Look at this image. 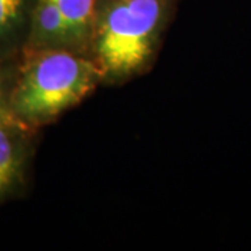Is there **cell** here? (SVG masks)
<instances>
[{"label": "cell", "mask_w": 251, "mask_h": 251, "mask_svg": "<svg viewBox=\"0 0 251 251\" xmlns=\"http://www.w3.org/2000/svg\"><path fill=\"white\" fill-rule=\"evenodd\" d=\"M176 3L97 0L87 56L102 74V85H123L152 69Z\"/></svg>", "instance_id": "obj_1"}, {"label": "cell", "mask_w": 251, "mask_h": 251, "mask_svg": "<svg viewBox=\"0 0 251 251\" xmlns=\"http://www.w3.org/2000/svg\"><path fill=\"white\" fill-rule=\"evenodd\" d=\"M36 0H0V62L17 57L27 45Z\"/></svg>", "instance_id": "obj_4"}, {"label": "cell", "mask_w": 251, "mask_h": 251, "mask_svg": "<svg viewBox=\"0 0 251 251\" xmlns=\"http://www.w3.org/2000/svg\"><path fill=\"white\" fill-rule=\"evenodd\" d=\"M39 133L17 122L0 123V206L27 194Z\"/></svg>", "instance_id": "obj_3"}, {"label": "cell", "mask_w": 251, "mask_h": 251, "mask_svg": "<svg viewBox=\"0 0 251 251\" xmlns=\"http://www.w3.org/2000/svg\"><path fill=\"white\" fill-rule=\"evenodd\" d=\"M54 3L64 20L67 48L87 56L97 0H54Z\"/></svg>", "instance_id": "obj_5"}, {"label": "cell", "mask_w": 251, "mask_h": 251, "mask_svg": "<svg viewBox=\"0 0 251 251\" xmlns=\"http://www.w3.org/2000/svg\"><path fill=\"white\" fill-rule=\"evenodd\" d=\"M18 59L20 56L0 62V123L16 122L11 115L10 100L16 81Z\"/></svg>", "instance_id": "obj_6"}, {"label": "cell", "mask_w": 251, "mask_h": 251, "mask_svg": "<svg viewBox=\"0 0 251 251\" xmlns=\"http://www.w3.org/2000/svg\"><path fill=\"white\" fill-rule=\"evenodd\" d=\"M102 85L88 56L67 48L24 49L18 59L10 109L13 119L41 131Z\"/></svg>", "instance_id": "obj_2"}]
</instances>
